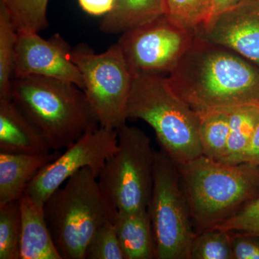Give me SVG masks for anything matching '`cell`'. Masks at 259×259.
<instances>
[{
  "label": "cell",
  "instance_id": "cell-17",
  "mask_svg": "<svg viewBox=\"0 0 259 259\" xmlns=\"http://www.w3.org/2000/svg\"><path fill=\"white\" fill-rule=\"evenodd\" d=\"M165 15V0H115L100 29L108 34L124 33Z\"/></svg>",
  "mask_w": 259,
  "mask_h": 259
},
{
  "label": "cell",
  "instance_id": "cell-15",
  "mask_svg": "<svg viewBox=\"0 0 259 259\" xmlns=\"http://www.w3.org/2000/svg\"><path fill=\"white\" fill-rule=\"evenodd\" d=\"M59 156L0 152V205L19 200L37 172Z\"/></svg>",
  "mask_w": 259,
  "mask_h": 259
},
{
  "label": "cell",
  "instance_id": "cell-23",
  "mask_svg": "<svg viewBox=\"0 0 259 259\" xmlns=\"http://www.w3.org/2000/svg\"><path fill=\"white\" fill-rule=\"evenodd\" d=\"M20 199L0 205V259H20Z\"/></svg>",
  "mask_w": 259,
  "mask_h": 259
},
{
  "label": "cell",
  "instance_id": "cell-21",
  "mask_svg": "<svg viewBox=\"0 0 259 259\" xmlns=\"http://www.w3.org/2000/svg\"><path fill=\"white\" fill-rule=\"evenodd\" d=\"M213 0H165V16L193 32L212 15Z\"/></svg>",
  "mask_w": 259,
  "mask_h": 259
},
{
  "label": "cell",
  "instance_id": "cell-9",
  "mask_svg": "<svg viewBox=\"0 0 259 259\" xmlns=\"http://www.w3.org/2000/svg\"><path fill=\"white\" fill-rule=\"evenodd\" d=\"M194 34L166 16L132 29L119 39L133 76L161 74L175 69L194 40Z\"/></svg>",
  "mask_w": 259,
  "mask_h": 259
},
{
  "label": "cell",
  "instance_id": "cell-3",
  "mask_svg": "<svg viewBox=\"0 0 259 259\" xmlns=\"http://www.w3.org/2000/svg\"><path fill=\"white\" fill-rule=\"evenodd\" d=\"M194 226L213 228L259 196V166L203 155L178 165Z\"/></svg>",
  "mask_w": 259,
  "mask_h": 259
},
{
  "label": "cell",
  "instance_id": "cell-2",
  "mask_svg": "<svg viewBox=\"0 0 259 259\" xmlns=\"http://www.w3.org/2000/svg\"><path fill=\"white\" fill-rule=\"evenodd\" d=\"M11 100L51 151L67 148L100 125L84 92L69 81L39 76L14 77Z\"/></svg>",
  "mask_w": 259,
  "mask_h": 259
},
{
  "label": "cell",
  "instance_id": "cell-27",
  "mask_svg": "<svg viewBox=\"0 0 259 259\" xmlns=\"http://www.w3.org/2000/svg\"><path fill=\"white\" fill-rule=\"evenodd\" d=\"M231 233L233 259H259V236L242 232Z\"/></svg>",
  "mask_w": 259,
  "mask_h": 259
},
{
  "label": "cell",
  "instance_id": "cell-25",
  "mask_svg": "<svg viewBox=\"0 0 259 259\" xmlns=\"http://www.w3.org/2000/svg\"><path fill=\"white\" fill-rule=\"evenodd\" d=\"M85 259H125L113 221L97 230L87 248Z\"/></svg>",
  "mask_w": 259,
  "mask_h": 259
},
{
  "label": "cell",
  "instance_id": "cell-20",
  "mask_svg": "<svg viewBox=\"0 0 259 259\" xmlns=\"http://www.w3.org/2000/svg\"><path fill=\"white\" fill-rule=\"evenodd\" d=\"M259 122V107L248 105L230 110V131L226 152L218 161L225 162L246 147Z\"/></svg>",
  "mask_w": 259,
  "mask_h": 259
},
{
  "label": "cell",
  "instance_id": "cell-10",
  "mask_svg": "<svg viewBox=\"0 0 259 259\" xmlns=\"http://www.w3.org/2000/svg\"><path fill=\"white\" fill-rule=\"evenodd\" d=\"M117 148V130L100 125L83 135L64 153L42 167L27 186L25 193L44 206L58 189L82 168H90L98 177Z\"/></svg>",
  "mask_w": 259,
  "mask_h": 259
},
{
  "label": "cell",
  "instance_id": "cell-5",
  "mask_svg": "<svg viewBox=\"0 0 259 259\" xmlns=\"http://www.w3.org/2000/svg\"><path fill=\"white\" fill-rule=\"evenodd\" d=\"M127 117L140 119L155 131L161 151L177 165L202 156L198 114L175 93L161 74L133 76Z\"/></svg>",
  "mask_w": 259,
  "mask_h": 259
},
{
  "label": "cell",
  "instance_id": "cell-11",
  "mask_svg": "<svg viewBox=\"0 0 259 259\" xmlns=\"http://www.w3.org/2000/svg\"><path fill=\"white\" fill-rule=\"evenodd\" d=\"M69 44L59 34L44 39L38 32L18 30L13 78L39 76L74 83L83 90L82 76L71 59Z\"/></svg>",
  "mask_w": 259,
  "mask_h": 259
},
{
  "label": "cell",
  "instance_id": "cell-24",
  "mask_svg": "<svg viewBox=\"0 0 259 259\" xmlns=\"http://www.w3.org/2000/svg\"><path fill=\"white\" fill-rule=\"evenodd\" d=\"M190 259H233L231 232L210 228L197 233L191 247Z\"/></svg>",
  "mask_w": 259,
  "mask_h": 259
},
{
  "label": "cell",
  "instance_id": "cell-26",
  "mask_svg": "<svg viewBox=\"0 0 259 259\" xmlns=\"http://www.w3.org/2000/svg\"><path fill=\"white\" fill-rule=\"evenodd\" d=\"M213 228L259 236V196Z\"/></svg>",
  "mask_w": 259,
  "mask_h": 259
},
{
  "label": "cell",
  "instance_id": "cell-4",
  "mask_svg": "<svg viewBox=\"0 0 259 259\" xmlns=\"http://www.w3.org/2000/svg\"><path fill=\"white\" fill-rule=\"evenodd\" d=\"M44 207L48 227L62 259H85L94 235L104 224L113 221L117 212L90 168L70 177Z\"/></svg>",
  "mask_w": 259,
  "mask_h": 259
},
{
  "label": "cell",
  "instance_id": "cell-16",
  "mask_svg": "<svg viewBox=\"0 0 259 259\" xmlns=\"http://www.w3.org/2000/svg\"><path fill=\"white\" fill-rule=\"evenodd\" d=\"M125 259L156 258V244L147 209L117 211L113 220Z\"/></svg>",
  "mask_w": 259,
  "mask_h": 259
},
{
  "label": "cell",
  "instance_id": "cell-22",
  "mask_svg": "<svg viewBox=\"0 0 259 259\" xmlns=\"http://www.w3.org/2000/svg\"><path fill=\"white\" fill-rule=\"evenodd\" d=\"M49 0H0L11 17L17 30L40 32L49 26Z\"/></svg>",
  "mask_w": 259,
  "mask_h": 259
},
{
  "label": "cell",
  "instance_id": "cell-30",
  "mask_svg": "<svg viewBox=\"0 0 259 259\" xmlns=\"http://www.w3.org/2000/svg\"><path fill=\"white\" fill-rule=\"evenodd\" d=\"M241 1V0H213L211 18L229 9Z\"/></svg>",
  "mask_w": 259,
  "mask_h": 259
},
{
  "label": "cell",
  "instance_id": "cell-1",
  "mask_svg": "<svg viewBox=\"0 0 259 259\" xmlns=\"http://www.w3.org/2000/svg\"><path fill=\"white\" fill-rule=\"evenodd\" d=\"M168 81L197 114L259 107V66L222 46L194 37Z\"/></svg>",
  "mask_w": 259,
  "mask_h": 259
},
{
  "label": "cell",
  "instance_id": "cell-14",
  "mask_svg": "<svg viewBox=\"0 0 259 259\" xmlns=\"http://www.w3.org/2000/svg\"><path fill=\"white\" fill-rule=\"evenodd\" d=\"M20 259H62L46 220L44 207L24 194L20 199Z\"/></svg>",
  "mask_w": 259,
  "mask_h": 259
},
{
  "label": "cell",
  "instance_id": "cell-13",
  "mask_svg": "<svg viewBox=\"0 0 259 259\" xmlns=\"http://www.w3.org/2000/svg\"><path fill=\"white\" fill-rule=\"evenodd\" d=\"M51 151L44 136L13 100H0V152L45 154Z\"/></svg>",
  "mask_w": 259,
  "mask_h": 259
},
{
  "label": "cell",
  "instance_id": "cell-12",
  "mask_svg": "<svg viewBox=\"0 0 259 259\" xmlns=\"http://www.w3.org/2000/svg\"><path fill=\"white\" fill-rule=\"evenodd\" d=\"M194 37L231 49L259 66V0H241L209 19Z\"/></svg>",
  "mask_w": 259,
  "mask_h": 259
},
{
  "label": "cell",
  "instance_id": "cell-7",
  "mask_svg": "<svg viewBox=\"0 0 259 259\" xmlns=\"http://www.w3.org/2000/svg\"><path fill=\"white\" fill-rule=\"evenodd\" d=\"M117 148L98 176L102 191L117 211L148 209L156 151L142 130L124 124L117 129Z\"/></svg>",
  "mask_w": 259,
  "mask_h": 259
},
{
  "label": "cell",
  "instance_id": "cell-8",
  "mask_svg": "<svg viewBox=\"0 0 259 259\" xmlns=\"http://www.w3.org/2000/svg\"><path fill=\"white\" fill-rule=\"evenodd\" d=\"M71 59L81 73L83 91L100 125L117 130L125 124L133 76L120 46L96 54L80 44L71 50Z\"/></svg>",
  "mask_w": 259,
  "mask_h": 259
},
{
  "label": "cell",
  "instance_id": "cell-19",
  "mask_svg": "<svg viewBox=\"0 0 259 259\" xmlns=\"http://www.w3.org/2000/svg\"><path fill=\"white\" fill-rule=\"evenodd\" d=\"M17 34L8 10L0 3V100H11Z\"/></svg>",
  "mask_w": 259,
  "mask_h": 259
},
{
  "label": "cell",
  "instance_id": "cell-28",
  "mask_svg": "<svg viewBox=\"0 0 259 259\" xmlns=\"http://www.w3.org/2000/svg\"><path fill=\"white\" fill-rule=\"evenodd\" d=\"M223 163H248L259 166V122L243 151Z\"/></svg>",
  "mask_w": 259,
  "mask_h": 259
},
{
  "label": "cell",
  "instance_id": "cell-29",
  "mask_svg": "<svg viewBox=\"0 0 259 259\" xmlns=\"http://www.w3.org/2000/svg\"><path fill=\"white\" fill-rule=\"evenodd\" d=\"M115 0H78L81 9L94 16L107 15L111 11Z\"/></svg>",
  "mask_w": 259,
  "mask_h": 259
},
{
  "label": "cell",
  "instance_id": "cell-6",
  "mask_svg": "<svg viewBox=\"0 0 259 259\" xmlns=\"http://www.w3.org/2000/svg\"><path fill=\"white\" fill-rule=\"evenodd\" d=\"M148 212L152 225L156 258L190 259L193 221L180 168L171 158L156 151L153 187Z\"/></svg>",
  "mask_w": 259,
  "mask_h": 259
},
{
  "label": "cell",
  "instance_id": "cell-18",
  "mask_svg": "<svg viewBox=\"0 0 259 259\" xmlns=\"http://www.w3.org/2000/svg\"><path fill=\"white\" fill-rule=\"evenodd\" d=\"M199 136L202 155L219 161L228 145L230 110H215L199 113Z\"/></svg>",
  "mask_w": 259,
  "mask_h": 259
}]
</instances>
